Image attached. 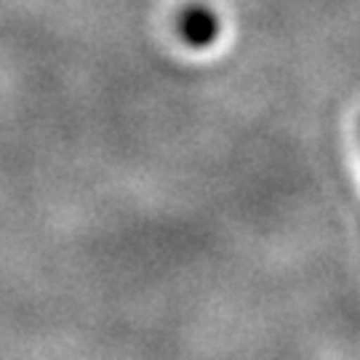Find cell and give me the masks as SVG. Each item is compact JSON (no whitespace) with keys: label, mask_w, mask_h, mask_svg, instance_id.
I'll use <instances>...</instances> for the list:
<instances>
[{"label":"cell","mask_w":360,"mask_h":360,"mask_svg":"<svg viewBox=\"0 0 360 360\" xmlns=\"http://www.w3.org/2000/svg\"><path fill=\"white\" fill-rule=\"evenodd\" d=\"M176 32L187 46L208 49L217 43L219 32H221V22L208 6H187L176 19Z\"/></svg>","instance_id":"cell-1"}]
</instances>
